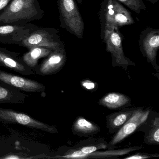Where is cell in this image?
<instances>
[{
	"label": "cell",
	"mask_w": 159,
	"mask_h": 159,
	"mask_svg": "<svg viewBox=\"0 0 159 159\" xmlns=\"http://www.w3.org/2000/svg\"><path fill=\"white\" fill-rule=\"evenodd\" d=\"M0 121L5 124L22 125L51 134H56L58 132L55 126L38 120L28 114L11 109L0 108Z\"/></svg>",
	"instance_id": "8992f818"
},
{
	"label": "cell",
	"mask_w": 159,
	"mask_h": 159,
	"mask_svg": "<svg viewBox=\"0 0 159 159\" xmlns=\"http://www.w3.org/2000/svg\"><path fill=\"white\" fill-rule=\"evenodd\" d=\"M53 50L43 47H34L24 54L21 59L29 67L34 71L38 65L39 60L48 56Z\"/></svg>",
	"instance_id": "9a60e30c"
},
{
	"label": "cell",
	"mask_w": 159,
	"mask_h": 159,
	"mask_svg": "<svg viewBox=\"0 0 159 159\" xmlns=\"http://www.w3.org/2000/svg\"><path fill=\"white\" fill-rule=\"evenodd\" d=\"M156 154H149L147 153H138L133 154L131 156L125 157V159H143L151 157H156Z\"/></svg>",
	"instance_id": "7402d4cb"
},
{
	"label": "cell",
	"mask_w": 159,
	"mask_h": 159,
	"mask_svg": "<svg viewBox=\"0 0 159 159\" xmlns=\"http://www.w3.org/2000/svg\"><path fill=\"white\" fill-rule=\"evenodd\" d=\"M0 66L25 76L35 74L34 71L19 57V54L2 47H0Z\"/></svg>",
	"instance_id": "7c38bea8"
},
{
	"label": "cell",
	"mask_w": 159,
	"mask_h": 159,
	"mask_svg": "<svg viewBox=\"0 0 159 159\" xmlns=\"http://www.w3.org/2000/svg\"><path fill=\"white\" fill-rule=\"evenodd\" d=\"M149 113V110H143L141 108L135 110L134 112L131 117L120 128V130L111 140L110 144L112 145H116L134 133L139 126L147 120Z\"/></svg>",
	"instance_id": "8fae6325"
},
{
	"label": "cell",
	"mask_w": 159,
	"mask_h": 159,
	"mask_svg": "<svg viewBox=\"0 0 159 159\" xmlns=\"http://www.w3.org/2000/svg\"><path fill=\"white\" fill-rule=\"evenodd\" d=\"M39 28L30 23L0 25V43L21 46L30 33Z\"/></svg>",
	"instance_id": "52a82bcc"
},
{
	"label": "cell",
	"mask_w": 159,
	"mask_h": 159,
	"mask_svg": "<svg viewBox=\"0 0 159 159\" xmlns=\"http://www.w3.org/2000/svg\"><path fill=\"white\" fill-rule=\"evenodd\" d=\"M101 39L106 44V50L111 54L113 66L122 67L126 69L135 64L125 55L122 46L123 38L119 29L106 30L101 33Z\"/></svg>",
	"instance_id": "277c9868"
},
{
	"label": "cell",
	"mask_w": 159,
	"mask_h": 159,
	"mask_svg": "<svg viewBox=\"0 0 159 159\" xmlns=\"http://www.w3.org/2000/svg\"><path fill=\"white\" fill-rule=\"evenodd\" d=\"M0 83L24 93H43L46 87L39 82L0 70Z\"/></svg>",
	"instance_id": "ba28073f"
},
{
	"label": "cell",
	"mask_w": 159,
	"mask_h": 159,
	"mask_svg": "<svg viewBox=\"0 0 159 159\" xmlns=\"http://www.w3.org/2000/svg\"><path fill=\"white\" fill-rule=\"evenodd\" d=\"M12 0H0V12L4 10Z\"/></svg>",
	"instance_id": "cb8c5ba5"
},
{
	"label": "cell",
	"mask_w": 159,
	"mask_h": 159,
	"mask_svg": "<svg viewBox=\"0 0 159 159\" xmlns=\"http://www.w3.org/2000/svg\"><path fill=\"white\" fill-rule=\"evenodd\" d=\"M21 46L28 49L34 47H43L53 51L65 48L56 30L40 28L30 33L22 42Z\"/></svg>",
	"instance_id": "5b68a950"
},
{
	"label": "cell",
	"mask_w": 159,
	"mask_h": 159,
	"mask_svg": "<svg viewBox=\"0 0 159 159\" xmlns=\"http://www.w3.org/2000/svg\"><path fill=\"white\" fill-rule=\"evenodd\" d=\"M143 147H133L112 150L99 151H95L92 153H83L80 150L72 151L66 155L60 156L59 158L67 159H87V158H115L127 154L133 151L140 149Z\"/></svg>",
	"instance_id": "4fadbf2b"
},
{
	"label": "cell",
	"mask_w": 159,
	"mask_h": 159,
	"mask_svg": "<svg viewBox=\"0 0 159 159\" xmlns=\"http://www.w3.org/2000/svg\"><path fill=\"white\" fill-rule=\"evenodd\" d=\"M106 148L104 145H96V146H88L82 147L80 150L82 152L86 154L92 153L100 149L105 148Z\"/></svg>",
	"instance_id": "44dd1931"
},
{
	"label": "cell",
	"mask_w": 159,
	"mask_h": 159,
	"mask_svg": "<svg viewBox=\"0 0 159 159\" xmlns=\"http://www.w3.org/2000/svg\"><path fill=\"white\" fill-rule=\"evenodd\" d=\"M139 43L140 50L148 61L155 68H158L156 57L159 48V30L147 27L140 34Z\"/></svg>",
	"instance_id": "9c48e42d"
},
{
	"label": "cell",
	"mask_w": 159,
	"mask_h": 159,
	"mask_svg": "<svg viewBox=\"0 0 159 159\" xmlns=\"http://www.w3.org/2000/svg\"><path fill=\"white\" fill-rule=\"evenodd\" d=\"M134 110L126 111L112 113L107 117V125L110 130L120 128L131 117Z\"/></svg>",
	"instance_id": "ac0fdd59"
},
{
	"label": "cell",
	"mask_w": 159,
	"mask_h": 159,
	"mask_svg": "<svg viewBox=\"0 0 159 159\" xmlns=\"http://www.w3.org/2000/svg\"><path fill=\"white\" fill-rule=\"evenodd\" d=\"M78 2V3L80 4H81L82 3V0H76Z\"/></svg>",
	"instance_id": "484cf974"
},
{
	"label": "cell",
	"mask_w": 159,
	"mask_h": 159,
	"mask_svg": "<svg viewBox=\"0 0 159 159\" xmlns=\"http://www.w3.org/2000/svg\"><path fill=\"white\" fill-rule=\"evenodd\" d=\"M147 1H148L152 3V4H154L155 2H157V0H147Z\"/></svg>",
	"instance_id": "d4e9b609"
},
{
	"label": "cell",
	"mask_w": 159,
	"mask_h": 159,
	"mask_svg": "<svg viewBox=\"0 0 159 159\" xmlns=\"http://www.w3.org/2000/svg\"><path fill=\"white\" fill-rule=\"evenodd\" d=\"M120 3L124 4L137 14L146 10V7L142 0H117Z\"/></svg>",
	"instance_id": "ffe728a7"
},
{
	"label": "cell",
	"mask_w": 159,
	"mask_h": 159,
	"mask_svg": "<svg viewBox=\"0 0 159 159\" xmlns=\"http://www.w3.org/2000/svg\"><path fill=\"white\" fill-rule=\"evenodd\" d=\"M148 144L158 145L159 143V119L156 118L153 120L152 126L145 139Z\"/></svg>",
	"instance_id": "d6986e66"
},
{
	"label": "cell",
	"mask_w": 159,
	"mask_h": 159,
	"mask_svg": "<svg viewBox=\"0 0 159 159\" xmlns=\"http://www.w3.org/2000/svg\"><path fill=\"white\" fill-rule=\"evenodd\" d=\"M131 99L127 96L118 93H110L100 99L98 104L110 109L123 107L129 104Z\"/></svg>",
	"instance_id": "2e32d148"
},
{
	"label": "cell",
	"mask_w": 159,
	"mask_h": 159,
	"mask_svg": "<svg viewBox=\"0 0 159 159\" xmlns=\"http://www.w3.org/2000/svg\"><path fill=\"white\" fill-rule=\"evenodd\" d=\"M82 86L88 90H93L96 88V84L94 82L90 80H84L81 82Z\"/></svg>",
	"instance_id": "603a6c76"
},
{
	"label": "cell",
	"mask_w": 159,
	"mask_h": 159,
	"mask_svg": "<svg viewBox=\"0 0 159 159\" xmlns=\"http://www.w3.org/2000/svg\"><path fill=\"white\" fill-rule=\"evenodd\" d=\"M61 22L60 26L82 39L84 31V23L74 0H57Z\"/></svg>",
	"instance_id": "3957f363"
},
{
	"label": "cell",
	"mask_w": 159,
	"mask_h": 159,
	"mask_svg": "<svg viewBox=\"0 0 159 159\" xmlns=\"http://www.w3.org/2000/svg\"><path fill=\"white\" fill-rule=\"evenodd\" d=\"M73 130L75 133L81 134H92L99 132L100 128L85 118L80 117L77 118L73 124Z\"/></svg>",
	"instance_id": "e0dca14e"
},
{
	"label": "cell",
	"mask_w": 159,
	"mask_h": 159,
	"mask_svg": "<svg viewBox=\"0 0 159 159\" xmlns=\"http://www.w3.org/2000/svg\"><path fill=\"white\" fill-rule=\"evenodd\" d=\"M43 15L38 0H12L0 13V25L28 23L41 20Z\"/></svg>",
	"instance_id": "6da1fadb"
},
{
	"label": "cell",
	"mask_w": 159,
	"mask_h": 159,
	"mask_svg": "<svg viewBox=\"0 0 159 159\" xmlns=\"http://www.w3.org/2000/svg\"><path fill=\"white\" fill-rule=\"evenodd\" d=\"M99 19L101 33L134 24L131 13L117 0H103Z\"/></svg>",
	"instance_id": "7a4b0ae2"
},
{
	"label": "cell",
	"mask_w": 159,
	"mask_h": 159,
	"mask_svg": "<svg viewBox=\"0 0 159 159\" xmlns=\"http://www.w3.org/2000/svg\"><path fill=\"white\" fill-rule=\"evenodd\" d=\"M34 69L35 74L40 76L52 75L59 72L66 61L65 48L53 51Z\"/></svg>",
	"instance_id": "30bf717a"
},
{
	"label": "cell",
	"mask_w": 159,
	"mask_h": 159,
	"mask_svg": "<svg viewBox=\"0 0 159 159\" xmlns=\"http://www.w3.org/2000/svg\"><path fill=\"white\" fill-rule=\"evenodd\" d=\"M28 97L27 94L0 83V104H23Z\"/></svg>",
	"instance_id": "5bb4252c"
}]
</instances>
